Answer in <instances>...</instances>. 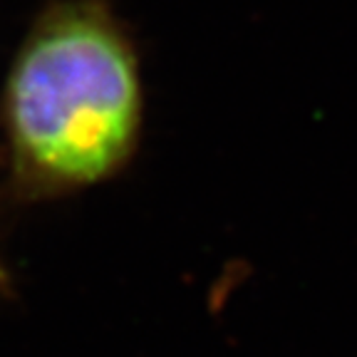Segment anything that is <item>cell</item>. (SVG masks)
Here are the masks:
<instances>
[{"label": "cell", "instance_id": "obj_1", "mask_svg": "<svg viewBox=\"0 0 357 357\" xmlns=\"http://www.w3.org/2000/svg\"><path fill=\"white\" fill-rule=\"evenodd\" d=\"M144 79L107 0H52L28 28L0 92L17 194L50 199L119 174L139 146Z\"/></svg>", "mask_w": 357, "mask_h": 357}, {"label": "cell", "instance_id": "obj_2", "mask_svg": "<svg viewBox=\"0 0 357 357\" xmlns=\"http://www.w3.org/2000/svg\"><path fill=\"white\" fill-rule=\"evenodd\" d=\"M3 280H6V273H3V268H0V283H3Z\"/></svg>", "mask_w": 357, "mask_h": 357}]
</instances>
